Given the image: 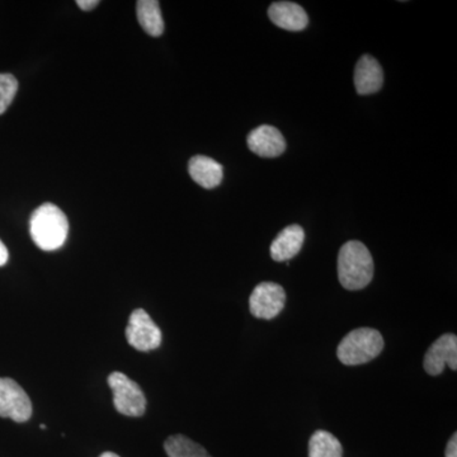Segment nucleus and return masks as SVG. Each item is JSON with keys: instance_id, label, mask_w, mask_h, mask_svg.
I'll list each match as a JSON object with an SVG mask.
<instances>
[{"instance_id": "5", "label": "nucleus", "mask_w": 457, "mask_h": 457, "mask_svg": "<svg viewBox=\"0 0 457 457\" xmlns=\"http://www.w3.org/2000/svg\"><path fill=\"white\" fill-rule=\"evenodd\" d=\"M286 305V291L276 282H262L255 286L249 297L252 315L263 320H272L281 314Z\"/></svg>"}, {"instance_id": "20", "label": "nucleus", "mask_w": 457, "mask_h": 457, "mask_svg": "<svg viewBox=\"0 0 457 457\" xmlns=\"http://www.w3.org/2000/svg\"><path fill=\"white\" fill-rule=\"evenodd\" d=\"M9 258L7 246L0 240V267L7 263Z\"/></svg>"}, {"instance_id": "19", "label": "nucleus", "mask_w": 457, "mask_h": 457, "mask_svg": "<svg viewBox=\"0 0 457 457\" xmlns=\"http://www.w3.org/2000/svg\"><path fill=\"white\" fill-rule=\"evenodd\" d=\"M99 4L98 0H77V5L82 11H92Z\"/></svg>"}, {"instance_id": "15", "label": "nucleus", "mask_w": 457, "mask_h": 457, "mask_svg": "<svg viewBox=\"0 0 457 457\" xmlns=\"http://www.w3.org/2000/svg\"><path fill=\"white\" fill-rule=\"evenodd\" d=\"M309 457H343L341 441L330 432H314L309 440Z\"/></svg>"}, {"instance_id": "22", "label": "nucleus", "mask_w": 457, "mask_h": 457, "mask_svg": "<svg viewBox=\"0 0 457 457\" xmlns=\"http://www.w3.org/2000/svg\"><path fill=\"white\" fill-rule=\"evenodd\" d=\"M40 428H41V429H46V426H45V425H41V426H40Z\"/></svg>"}, {"instance_id": "18", "label": "nucleus", "mask_w": 457, "mask_h": 457, "mask_svg": "<svg viewBox=\"0 0 457 457\" xmlns=\"http://www.w3.org/2000/svg\"><path fill=\"white\" fill-rule=\"evenodd\" d=\"M446 457H457V435L453 433V437L450 438L447 444L446 451H445Z\"/></svg>"}, {"instance_id": "16", "label": "nucleus", "mask_w": 457, "mask_h": 457, "mask_svg": "<svg viewBox=\"0 0 457 457\" xmlns=\"http://www.w3.org/2000/svg\"><path fill=\"white\" fill-rule=\"evenodd\" d=\"M164 450L170 457H212L201 445L183 435L168 437Z\"/></svg>"}, {"instance_id": "17", "label": "nucleus", "mask_w": 457, "mask_h": 457, "mask_svg": "<svg viewBox=\"0 0 457 457\" xmlns=\"http://www.w3.org/2000/svg\"><path fill=\"white\" fill-rule=\"evenodd\" d=\"M18 90V82L12 74H0V114L11 106Z\"/></svg>"}, {"instance_id": "7", "label": "nucleus", "mask_w": 457, "mask_h": 457, "mask_svg": "<svg viewBox=\"0 0 457 457\" xmlns=\"http://www.w3.org/2000/svg\"><path fill=\"white\" fill-rule=\"evenodd\" d=\"M32 416V403L25 390L8 378H0V417L25 423Z\"/></svg>"}, {"instance_id": "8", "label": "nucleus", "mask_w": 457, "mask_h": 457, "mask_svg": "<svg viewBox=\"0 0 457 457\" xmlns=\"http://www.w3.org/2000/svg\"><path fill=\"white\" fill-rule=\"evenodd\" d=\"M446 366L453 371L457 370V337L453 333H446L433 342L423 360V368L431 376L441 375Z\"/></svg>"}, {"instance_id": "10", "label": "nucleus", "mask_w": 457, "mask_h": 457, "mask_svg": "<svg viewBox=\"0 0 457 457\" xmlns=\"http://www.w3.org/2000/svg\"><path fill=\"white\" fill-rule=\"evenodd\" d=\"M384 73L378 60L371 55L361 56L354 69V87L361 96L374 95L383 87Z\"/></svg>"}, {"instance_id": "1", "label": "nucleus", "mask_w": 457, "mask_h": 457, "mask_svg": "<svg viewBox=\"0 0 457 457\" xmlns=\"http://www.w3.org/2000/svg\"><path fill=\"white\" fill-rule=\"evenodd\" d=\"M374 278V260L368 246L351 240L339 249L338 278L345 290H362Z\"/></svg>"}, {"instance_id": "6", "label": "nucleus", "mask_w": 457, "mask_h": 457, "mask_svg": "<svg viewBox=\"0 0 457 457\" xmlns=\"http://www.w3.org/2000/svg\"><path fill=\"white\" fill-rule=\"evenodd\" d=\"M126 338L131 347L140 352L156 350L162 345L161 329L144 309L131 312L126 328Z\"/></svg>"}, {"instance_id": "11", "label": "nucleus", "mask_w": 457, "mask_h": 457, "mask_svg": "<svg viewBox=\"0 0 457 457\" xmlns=\"http://www.w3.org/2000/svg\"><path fill=\"white\" fill-rule=\"evenodd\" d=\"M270 20L279 29L303 31L309 25V17L302 5L293 2H276L269 8Z\"/></svg>"}, {"instance_id": "21", "label": "nucleus", "mask_w": 457, "mask_h": 457, "mask_svg": "<svg viewBox=\"0 0 457 457\" xmlns=\"http://www.w3.org/2000/svg\"><path fill=\"white\" fill-rule=\"evenodd\" d=\"M99 457H120V456L117 455V453H104Z\"/></svg>"}, {"instance_id": "12", "label": "nucleus", "mask_w": 457, "mask_h": 457, "mask_svg": "<svg viewBox=\"0 0 457 457\" xmlns=\"http://www.w3.org/2000/svg\"><path fill=\"white\" fill-rule=\"evenodd\" d=\"M305 231L300 225H290L270 245V257L276 262H288L302 251Z\"/></svg>"}, {"instance_id": "14", "label": "nucleus", "mask_w": 457, "mask_h": 457, "mask_svg": "<svg viewBox=\"0 0 457 457\" xmlns=\"http://www.w3.org/2000/svg\"><path fill=\"white\" fill-rule=\"evenodd\" d=\"M137 20L144 31L153 37L164 32V21L158 0H139L137 3Z\"/></svg>"}, {"instance_id": "3", "label": "nucleus", "mask_w": 457, "mask_h": 457, "mask_svg": "<svg viewBox=\"0 0 457 457\" xmlns=\"http://www.w3.org/2000/svg\"><path fill=\"white\" fill-rule=\"evenodd\" d=\"M384 350V338L372 328H359L348 333L337 348V357L345 366L371 362Z\"/></svg>"}, {"instance_id": "9", "label": "nucleus", "mask_w": 457, "mask_h": 457, "mask_svg": "<svg viewBox=\"0 0 457 457\" xmlns=\"http://www.w3.org/2000/svg\"><path fill=\"white\" fill-rule=\"evenodd\" d=\"M246 143L249 149L262 158H278L286 150L284 135L270 125H262L249 132Z\"/></svg>"}, {"instance_id": "13", "label": "nucleus", "mask_w": 457, "mask_h": 457, "mask_svg": "<svg viewBox=\"0 0 457 457\" xmlns=\"http://www.w3.org/2000/svg\"><path fill=\"white\" fill-rule=\"evenodd\" d=\"M188 171L191 179L201 187L206 189L218 187L224 177L222 165L204 155H196L191 158L188 163Z\"/></svg>"}, {"instance_id": "2", "label": "nucleus", "mask_w": 457, "mask_h": 457, "mask_svg": "<svg viewBox=\"0 0 457 457\" xmlns=\"http://www.w3.org/2000/svg\"><path fill=\"white\" fill-rule=\"evenodd\" d=\"M29 233L33 243L42 251H56L65 245L68 237V219L56 204H41L31 215Z\"/></svg>"}, {"instance_id": "4", "label": "nucleus", "mask_w": 457, "mask_h": 457, "mask_svg": "<svg viewBox=\"0 0 457 457\" xmlns=\"http://www.w3.org/2000/svg\"><path fill=\"white\" fill-rule=\"evenodd\" d=\"M108 385L113 393V405L126 417H141L146 411V398L140 385L122 372L114 371L108 376Z\"/></svg>"}]
</instances>
